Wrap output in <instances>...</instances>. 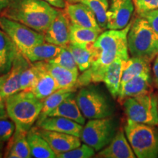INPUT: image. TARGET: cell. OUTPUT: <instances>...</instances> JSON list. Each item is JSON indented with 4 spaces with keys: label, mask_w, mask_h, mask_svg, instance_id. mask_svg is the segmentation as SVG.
Segmentation results:
<instances>
[{
    "label": "cell",
    "mask_w": 158,
    "mask_h": 158,
    "mask_svg": "<svg viewBox=\"0 0 158 158\" xmlns=\"http://www.w3.org/2000/svg\"><path fill=\"white\" fill-rule=\"evenodd\" d=\"M131 24L130 22L122 29H108L99 35L93 44L98 55L90 68L78 76L74 86L76 90L91 84L102 82L106 68L116 58L128 60L127 35Z\"/></svg>",
    "instance_id": "obj_1"
},
{
    "label": "cell",
    "mask_w": 158,
    "mask_h": 158,
    "mask_svg": "<svg viewBox=\"0 0 158 158\" xmlns=\"http://www.w3.org/2000/svg\"><path fill=\"white\" fill-rule=\"evenodd\" d=\"M59 10L44 0H12L0 15L44 33L58 14Z\"/></svg>",
    "instance_id": "obj_2"
},
{
    "label": "cell",
    "mask_w": 158,
    "mask_h": 158,
    "mask_svg": "<svg viewBox=\"0 0 158 158\" xmlns=\"http://www.w3.org/2000/svg\"><path fill=\"white\" fill-rule=\"evenodd\" d=\"M43 106V100L29 91H20L5 99L6 110L15 128L27 133L38 119Z\"/></svg>",
    "instance_id": "obj_3"
},
{
    "label": "cell",
    "mask_w": 158,
    "mask_h": 158,
    "mask_svg": "<svg viewBox=\"0 0 158 158\" xmlns=\"http://www.w3.org/2000/svg\"><path fill=\"white\" fill-rule=\"evenodd\" d=\"M127 46L133 57L152 62L158 55V35L144 18L139 16L132 22L127 35Z\"/></svg>",
    "instance_id": "obj_4"
},
{
    "label": "cell",
    "mask_w": 158,
    "mask_h": 158,
    "mask_svg": "<svg viewBox=\"0 0 158 158\" xmlns=\"http://www.w3.org/2000/svg\"><path fill=\"white\" fill-rule=\"evenodd\" d=\"M124 133L136 157H158V130L155 126L127 118Z\"/></svg>",
    "instance_id": "obj_5"
},
{
    "label": "cell",
    "mask_w": 158,
    "mask_h": 158,
    "mask_svg": "<svg viewBox=\"0 0 158 158\" xmlns=\"http://www.w3.org/2000/svg\"><path fill=\"white\" fill-rule=\"evenodd\" d=\"M76 98L81 111L88 119L109 117L114 113L112 102L94 84L79 89Z\"/></svg>",
    "instance_id": "obj_6"
},
{
    "label": "cell",
    "mask_w": 158,
    "mask_h": 158,
    "mask_svg": "<svg viewBox=\"0 0 158 158\" xmlns=\"http://www.w3.org/2000/svg\"><path fill=\"white\" fill-rule=\"evenodd\" d=\"M127 118L149 125H158V95L152 91L127 98L122 102Z\"/></svg>",
    "instance_id": "obj_7"
},
{
    "label": "cell",
    "mask_w": 158,
    "mask_h": 158,
    "mask_svg": "<svg viewBox=\"0 0 158 158\" xmlns=\"http://www.w3.org/2000/svg\"><path fill=\"white\" fill-rule=\"evenodd\" d=\"M116 122L111 116L89 119L83 127L81 140L99 152L110 143L116 133Z\"/></svg>",
    "instance_id": "obj_8"
},
{
    "label": "cell",
    "mask_w": 158,
    "mask_h": 158,
    "mask_svg": "<svg viewBox=\"0 0 158 158\" xmlns=\"http://www.w3.org/2000/svg\"><path fill=\"white\" fill-rule=\"evenodd\" d=\"M0 29L8 35L22 54L45 42L44 34L2 15H0Z\"/></svg>",
    "instance_id": "obj_9"
},
{
    "label": "cell",
    "mask_w": 158,
    "mask_h": 158,
    "mask_svg": "<svg viewBox=\"0 0 158 158\" xmlns=\"http://www.w3.org/2000/svg\"><path fill=\"white\" fill-rule=\"evenodd\" d=\"M135 5L133 0H110L107 12L108 29H122L130 23Z\"/></svg>",
    "instance_id": "obj_10"
},
{
    "label": "cell",
    "mask_w": 158,
    "mask_h": 158,
    "mask_svg": "<svg viewBox=\"0 0 158 158\" xmlns=\"http://www.w3.org/2000/svg\"><path fill=\"white\" fill-rule=\"evenodd\" d=\"M30 63V61L19 51L7 75V79L0 90V95L5 100L21 91V76Z\"/></svg>",
    "instance_id": "obj_11"
},
{
    "label": "cell",
    "mask_w": 158,
    "mask_h": 158,
    "mask_svg": "<svg viewBox=\"0 0 158 158\" xmlns=\"http://www.w3.org/2000/svg\"><path fill=\"white\" fill-rule=\"evenodd\" d=\"M70 19L64 10H59L58 14L44 33L45 41L59 46L70 43Z\"/></svg>",
    "instance_id": "obj_12"
},
{
    "label": "cell",
    "mask_w": 158,
    "mask_h": 158,
    "mask_svg": "<svg viewBox=\"0 0 158 158\" xmlns=\"http://www.w3.org/2000/svg\"><path fill=\"white\" fill-rule=\"evenodd\" d=\"M64 10L73 24L94 29L100 32L103 31L99 26L95 15L85 4L82 2L66 4Z\"/></svg>",
    "instance_id": "obj_13"
},
{
    "label": "cell",
    "mask_w": 158,
    "mask_h": 158,
    "mask_svg": "<svg viewBox=\"0 0 158 158\" xmlns=\"http://www.w3.org/2000/svg\"><path fill=\"white\" fill-rule=\"evenodd\" d=\"M97 157L101 158H135L131 146L126 137L125 133L122 129L116 132L110 143L99 151Z\"/></svg>",
    "instance_id": "obj_14"
},
{
    "label": "cell",
    "mask_w": 158,
    "mask_h": 158,
    "mask_svg": "<svg viewBox=\"0 0 158 158\" xmlns=\"http://www.w3.org/2000/svg\"><path fill=\"white\" fill-rule=\"evenodd\" d=\"M37 130L40 134L46 140L53 151L56 153V156L60 153L73 149L81 144V138L75 135L44 130L38 127Z\"/></svg>",
    "instance_id": "obj_15"
},
{
    "label": "cell",
    "mask_w": 158,
    "mask_h": 158,
    "mask_svg": "<svg viewBox=\"0 0 158 158\" xmlns=\"http://www.w3.org/2000/svg\"><path fill=\"white\" fill-rule=\"evenodd\" d=\"M37 127L42 129L70 134L80 138L84 125L62 116H48Z\"/></svg>",
    "instance_id": "obj_16"
},
{
    "label": "cell",
    "mask_w": 158,
    "mask_h": 158,
    "mask_svg": "<svg viewBox=\"0 0 158 158\" xmlns=\"http://www.w3.org/2000/svg\"><path fill=\"white\" fill-rule=\"evenodd\" d=\"M27 132L16 129L5 148L4 157L29 158L31 157L29 146L27 139Z\"/></svg>",
    "instance_id": "obj_17"
},
{
    "label": "cell",
    "mask_w": 158,
    "mask_h": 158,
    "mask_svg": "<svg viewBox=\"0 0 158 158\" xmlns=\"http://www.w3.org/2000/svg\"><path fill=\"white\" fill-rule=\"evenodd\" d=\"M150 74H141L134 77L120 86L118 100L120 103L127 98L135 97L149 92L151 84Z\"/></svg>",
    "instance_id": "obj_18"
},
{
    "label": "cell",
    "mask_w": 158,
    "mask_h": 158,
    "mask_svg": "<svg viewBox=\"0 0 158 158\" xmlns=\"http://www.w3.org/2000/svg\"><path fill=\"white\" fill-rule=\"evenodd\" d=\"M40 62L43 68L56 81L59 89H74L75 90H76L74 86L78 80L79 73L73 72L62 66L53 64L47 61H40Z\"/></svg>",
    "instance_id": "obj_19"
},
{
    "label": "cell",
    "mask_w": 158,
    "mask_h": 158,
    "mask_svg": "<svg viewBox=\"0 0 158 158\" xmlns=\"http://www.w3.org/2000/svg\"><path fill=\"white\" fill-rule=\"evenodd\" d=\"M127 61L120 57L116 58L113 62L108 65L105 71L102 82L106 84V88L114 98L118 97L122 73Z\"/></svg>",
    "instance_id": "obj_20"
},
{
    "label": "cell",
    "mask_w": 158,
    "mask_h": 158,
    "mask_svg": "<svg viewBox=\"0 0 158 158\" xmlns=\"http://www.w3.org/2000/svg\"><path fill=\"white\" fill-rule=\"evenodd\" d=\"M38 70V76L35 86L31 92L41 100H44L49 95L59 89L54 78L43 68L40 62H34Z\"/></svg>",
    "instance_id": "obj_21"
},
{
    "label": "cell",
    "mask_w": 158,
    "mask_h": 158,
    "mask_svg": "<svg viewBox=\"0 0 158 158\" xmlns=\"http://www.w3.org/2000/svg\"><path fill=\"white\" fill-rule=\"evenodd\" d=\"M31 157L56 158V153L53 151L46 140L40 134L37 127L35 126L29 130L27 135Z\"/></svg>",
    "instance_id": "obj_22"
},
{
    "label": "cell",
    "mask_w": 158,
    "mask_h": 158,
    "mask_svg": "<svg viewBox=\"0 0 158 158\" xmlns=\"http://www.w3.org/2000/svg\"><path fill=\"white\" fill-rule=\"evenodd\" d=\"M76 95V92H73L62 103L59 104L54 110H52L48 116H62L84 126L86 124V118L79 108Z\"/></svg>",
    "instance_id": "obj_23"
},
{
    "label": "cell",
    "mask_w": 158,
    "mask_h": 158,
    "mask_svg": "<svg viewBox=\"0 0 158 158\" xmlns=\"http://www.w3.org/2000/svg\"><path fill=\"white\" fill-rule=\"evenodd\" d=\"M19 51L8 35L0 29V76L8 73Z\"/></svg>",
    "instance_id": "obj_24"
},
{
    "label": "cell",
    "mask_w": 158,
    "mask_h": 158,
    "mask_svg": "<svg viewBox=\"0 0 158 158\" xmlns=\"http://www.w3.org/2000/svg\"><path fill=\"white\" fill-rule=\"evenodd\" d=\"M67 46L72 53L81 73L90 68L98 55L93 44L80 45L70 43Z\"/></svg>",
    "instance_id": "obj_25"
},
{
    "label": "cell",
    "mask_w": 158,
    "mask_h": 158,
    "mask_svg": "<svg viewBox=\"0 0 158 158\" xmlns=\"http://www.w3.org/2000/svg\"><path fill=\"white\" fill-rule=\"evenodd\" d=\"M150 72L151 62L140 57L132 56V58L128 59L124 66L120 86L134 77L141 74H150Z\"/></svg>",
    "instance_id": "obj_26"
},
{
    "label": "cell",
    "mask_w": 158,
    "mask_h": 158,
    "mask_svg": "<svg viewBox=\"0 0 158 158\" xmlns=\"http://www.w3.org/2000/svg\"><path fill=\"white\" fill-rule=\"evenodd\" d=\"M62 48V46L43 42L35 45L23 54L32 63L40 61H48L56 57Z\"/></svg>",
    "instance_id": "obj_27"
},
{
    "label": "cell",
    "mask_w": 158,
    "mask_h": 158,
    "mask_svg": "<svg viewBox=\"0 0 158 158\" xmlns=\"http://www.w3.org/2000/svg\"><path fill=\"white\" fill-rule=\"evenodd\" d=\"M76 92L74 89H60L49 95L43 100V106L40 114L36 125L40 123L44 118L48 117V114L54 110L59 104L62 103L73 92Z\"/></svg>",
    "instance_id": "obj_28"
},
{
    "label": "cell",
    "mask_w": 158,
    "mask_h": 158,
    "mask_svg": "<svg viewBox=\"0 0 158 158\" xmlns=\"http://www.w3.org/2000/svg\"><path fill=\"white\" fill-rule=\"evenodd\" d=\"M100 33L94 29L78 27L70 23V43L80 45L94 44Z\"/></svg>",
    "instance_id": "obj_29"
},
{
    "label": "cell",
    "mask_w": 158,
    "mask_h": 158,
    "mask_svg": "<svg viewBox=\"0 0 158 158\" xmlns=\"http://www.w3.org/2000/svg\"><path fill=\"white\" fill-rule=\"evenodd\" d=\"M92 10L102 30L107 29V12L109 7L108 0H80Z\"/></svg>",
    "instance_id": "obj_30"
},
{
    "label": "cell",
    "mask_w": 158,
    "mask_h": 158,
    "mask_svg": "<svg viewBox=\"0 0 158 158\" xmlns=\"http://www.w3.org/2000/svg\"><path fill=\"white\" fill-rule=\"evenodd\" d=\"M47 62L58 64L59 66H62L73 72L79 73L76 60L68 46H62V50L59 52V54L54 59H50Z\"/></svg>",
    "instance_id": "obj_31"
},
{
    "label": "cell",
    "mask_w": 158,
    "mask_h": 158,
    "mask_svg": "<svg viewBox=\"0 0 158 158\" xmlns=\"http://www.w3.org/2000/svg\"><path fill=\"white\" fill-rule=\"evenodd\" d=\"M15 124L13 120L7 118L0 119V157H4L5 144L10 139L15 130Z\"/></svg>",
    "instance_id": "obj_32"
},
{
    "label": "cell",
    "mask_w": 158,
    "mask_h": 158,
    "mask_svg": "<svg viewBox=\"0 0 158 158\" xmlns=\"http://www.w3.org/2000/svg\"><path fill=\"white\" fill-rule=\"evenodd\" d=\"M38 76V70L34 63L31 62L23 71L21 78V91L31 92L35 86Z\"/></svg>",
    "instance_id": "obj_33"
},
{
    "label": "cell",
    "mask_w": 158,
    "mask_h": 158,
    "mask_svg": "<svg viewBox=\"0 0 158 158\" xmlns=\"http://www.w3.org/2000/svg\"><path fill=\"white\" fill-rule=\"evenodd\" d=\"M95 150L86 143L81 144V146L57 155L58 158H89L94 157Z\"/></svg>",
    "instance_id": "obj_34"
},
{
    "label": "cell",
    "mask_w": 158,
    "mask_h": 158,
    "mask_svg": "<svg viewBox=\"0 0 158 158\" xmlns=\"http://www.w3.org/2000/svg\"><path fill=\"white\" fill-rule=\"evenodd\" d=\"M138 15L155 10H158V0H133Z\"/></svg>",
    "instance_id": "obj_35"
},
{
    "label": "cell",
    "mask_w": 158,
    "mask_h": 158,
    "mask_svg": "<svg viewBox=\"0 0 158 158\" xmlns=\"http://www.w3.org/2000/svg\"><path fill=\"white\" fill-rule=\"evenodd\" d=\"M139 16L145 19L158 35V10L142 13Z\"/></svg>",
    "instance_id": "obj_36"
},
{
    "label": "cell",
    "mask_w": 158,
    "mask_h": 158,
    "mask_svg": "<svg viewBox=\"0 0 158 158\" xmlns=\"http://www.w3.org/2000/svg\"><path fill=\"white\" fill-rule=\"evenodd\" d=\"M44 1L56 8L64 9V7H66V2L64 0H44Z\"/></svg>",
    "instance_id": "obj_37"
},
{
    "label": "cell",
    "mask_w": 158,
    "mask_h": 158,
    "mask_svg": "<svg viewBox=\"0 0 158 158\" xmlns=\"http://www.w3.org/2000/svg\"><path fill=\"white\" fill-rule=\"evenodd\" d=\"M152 71L154 82H155V84L157 86V88H158V55L155 59V62H154L152 67Z\"/></svg>",
    "instance_id": "obj_38"
},
{
    "label": "cell",
    "mask_w": 158,
    "mask_h": 158,
    "mask_svg": "<svg viewBox=\"0 0 158 158\" xmlns=\"http://www.w3.org/2000/svg\"><path fill=\"white\" fill-rule=\"evenodd\" d=\"M9 4L10 2L8 0H0V14L9 5Z\"/></svg>",
    "instance_id": "obj_39"
},
{
    "label": "cell",
    "mask_w": 158,
    "mask_h": 158,
    "mask_svg": "<svg viewBox=\"0 0 158 158\" xmlns=\"http://www.w3.org/2000/svg\"><path fill=\"white\" fill-rule=\"evenodd\" d=\"M7 75H8V73L2 75V76H0V90H1V89H2V87L4 83L5 82L6 79H7Z\"/></svg>",
    "instance_id": "obj_40"
},
{
    "label": "cell",
    "mask_w": 158,
    "mask_h": 158,
    "mask_svg": "<svg viewBox=\"0 0 158 158\" xmlns=\"http://www.w3.org/2000/svg\"><path fill=\"white\" fill-rule=\"evenodd\" d=\"M5 108V100L0 95V108Z\"/></svg>",
    "instance_id": "obj_41"
},
{
    "label": "cell",
    "mask_w": 158,
    "mask_h": 158,
    "mask_svg": "<svg viewBox=\"0 0 158 158\" xmlns=\"http://www.w3.org/2000/svg\"><path fill=\"white\" fill-rule=\"evenodd\" d=\"M66 4H72V3H77L80 2V0H64Z\"/></svg>",
    "instance_id": "obj_42"
},
{
    "label": "cell",
    "mask_w": 158,
    "mask_h": 158,
    "mask_svg": "<svg viewBox=\"0 0 158 158\" xmlns=\"http://www.w3.org/2000/svg\"><path fill=\"white\" fill-rule=\"evenodd\" d=\"M8 1H9V2H11V1H12V0H8Z\"/></svg>",
    "instance_id": "obj_43"
}]
</instances>
